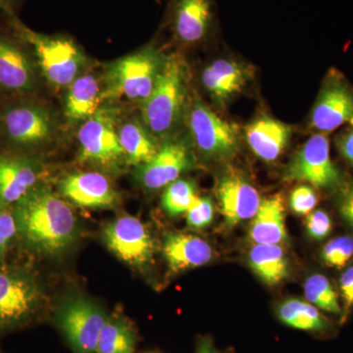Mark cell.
Returning <instances> with one entry per match:
<instances>
[{
	"mask_svg": "<svg viewBox=\"0 0 353 353\" xmlns=\"http://www.w3.org/2000/svg\"><path fill=\"white\" fill-rule=\"evenodd\" d=\"M18 233L34 252L55 255L77 236V219L68 203L52 190L38 185L15 204Z\"/></svg>",
	"mask_w": 353,
	"mask_h": 353,
	"instance_id": "6da1fadb",
	"label": "cell"
},
{
	"mask_svg": "<svg viewBox=\"0 0 353 353\" xmlns=\"http://www.w3.org/2000/svg\"><path fill=\"white\" fill-rule=\"evenodd\" d=\"M188 69L180 57L165 58L152 94L141 103L143 124L153 137L165 138L185 109Z\"/></svg>",
	"mask_w": 353,
	"mask_h": 353,
	"instance_id": "7a4b0ae2",
	"label": "cell"
},
{
	"mask_svg": "<svg viewBox=\"0 0 353 353\" xmlns=\"http://www.w3.org/2000/svg\"><path fill=\"white\" fill-rule=\"evenodd\" d=\"M10 21L17 38L32 48L41 73L51 85L69 87L80 76L85 58L73 39L32 31L14 15Z\"/></svg>",
	"mask_w": 353,
	"mask_h": 353,
	"instance_id": "3957f363",
	"label": "cell"
},
{
	"mask_svg": "<svg viewBox=\"0 0 353 353\" xmlns=\"http://www.w3.org/2000/svg\"><path fill=\"white\" fill-rule=\"evenodd\" d=\"M165 58L152 46L114 62L108 71V97H124L141 104L152 94L163 66Z\"/></svg>",
	"mask_w": 353,
	"mask_h": 353,
	"instance_id": "277c9868",
	"label": "cell"
},
{
	"mask_svg": "<svg viewBox=\"0 0 353 353\" xmlns=\"http://www.w3.org/2000/svg\"><path fill=\"white\" fill-rule=\"evenodd\" d=\"M43 301L41 287L29 273L17 268L0 270V332L29 321Z\"/></svg>",
	"mask_w": 353,
	"mask_h": 353,
	"instance_id": "5b68a950",
	"label": "cell"
},
{
	"mask_svg": "<svg viewBox=\"0 0 353 353\" xmlns=\"http://www.w3.org/2000/svg\"><path fill=\"white\" fill-rule=\"evenodd\" d=\"M189 127L197 150L208 159L228 160L239 150L240 139L236 128L223 120L199 99L192 102Z\"/></svg>",
	"mask_w": 353,
	"mask_h": 353,
	"instance_id": "8992f818",
	"label": "cell"
},
{
	"mask_svg": "<svg viewBox=\"0 0 353 353\" xmlns=\"http://www.w3.org/2000/svg\"><path fill=\"white\" fill-rule=\"evenodd\" d=\"M106 321L103 310L83 296L70 297L58 313L60 327L77 353H97Z\"/></svg>",
	"mask_w": 353,
	"mask_h": 353,
	"instance_id": "52a82bcc",
	"label": "cell"
},
{
	"mask_svg": "<svg viewBox=\"0 0 353 353\" xmlns=\"http://www.w3.org/2000/svg\"><path fill=\"white\" fill-rule=\"evenodd\" d=\"M284 179L306 182L319 189L340 185L341 173L332 160L326 134H314L304 143L288 165Z\"/></svg>",
	"mask_w": 353,
	"mask_h": 353,
	"instance_id": "ba28073f",
	"label": "cell"
},
{
	"mask_svg": "<svg viewBox=\"0 0 353 353\" xmlns=\"http://www.w3.org/2000/svg\"><path fill=\"white\" fill-rule=\"evenodd\" d=\"M116 124V114L104 108L83 123L78 132L82 161L113 166L125 158Z\"/></svg>",
	"mask_w": 353,
	"mask_h": 353,
	"instance_id": "9c48e42d",
	"label": "cell"
},
{
	"mask_svg": "<svg viewBox=\"0 0 353 353\" xmlns=\"http://www.w3.org/2000/svg\"><path fill=\"white\" fill-rule=\"evenodd\" d=\"M106 245L121 260L134 267L152 263L154 243L139 218L124 215L109 222L103 230Z\"/></svg>",
	"mask_w": 353,
	"mask_h": 353,
	"instance_id": "30bf717a",
	"label": "cell"
},
{
	"mask_svg": "<svg viewBox=\"0 0 353 353\" xmlns=\"http://www.w3.org/2000/svg\"><path fill=\"white\" fill-rule=\"evenodd\" d=\"M353 123V88L338 72L325 79L310 116L316 131L329 132Z\"/></svg>",
	"mask_w": 353,
	"mask_h": 353,
	"instance_id": "8fae6325",
	"label": "cell"
},
{
	"mask_svg": "<svg viewBox=\"0 0 353 353\" xmlns=\"http://www.w3.org/2000/svg\"><path fill=\"white\" fill-rule=\"evenodd\" d=\"M3 134L17 145L34 146L50 141L55 131L51 114L36 104H17L0 116Z\"/></svg>",
	"mask_w": 353,
	"mask_h": 353,
	"instance_id": "7c38bea8",
	"label": "cell"
},
{
	"mask_svg": "<svg viewBox=\"0 0 353 353\" xmlns=\"http://www.w3.org/2000/svg\"><path fill=\"white\" fill-rule=\"evenodd\" d=\"M216 196L225 222L231 227L252 219L261 204L257 190L236 171H228L221 176L216 185Z\"/></svg>",
	"mask_w": 353,
	"mask_h": 353,
	"instance_id": "4fadbf2b",
	"label": "cell"
},
{
	"mask_svg": "<svg viewBox=\"0 0 353 353\" xmlns=\"http://www.w3.org/2000/svg\"><path fill=\"white\" fill-rule=\"evenodd\" d=\"M169 21L181 43H201L214 27V0H171Z\"/></svg>",
	"mask_w": 353,
	"mask_h": 353,
	"instance_id": "5bb4252c",
	"label": "cell"
},
{
	"mask_svg": "<svg viewBox=\"0 0 353 353\" xmlns=\"http://www.w3.org/2000/svg\"><path fill=\"white\" fill-rule=\"evenodd\" d=\"M192 158L185 143L170 141L159 148L148 163L137 169V179L148 190L167 187L190 168Z\"/></svg>",
	"mask_w": 353,
	"mask_h": 353,
	"instance_id": "9a60e30c",
	"label": "cell"
},
{
	"mask_svg": "<svg viewBox=\"0 0 353 353\" xmlns=\"http://www.w3.org/2000/svg\"><path fill=\"white\" fill-rule=\"evenodd\" d=\"M60 192L76 205L108 208L116 205L118 194L108 176L97 172H78L61 180Z\"/></svg>",
	"mask_w": 353,
	"mask_h": 353,
	"instance_id": "2e32d148",
	"label": "cell"
},
{
	"mask_svg": "<svg viewBox=\"0 0 353 353\" xmlns=\"http://www.w3.org/2000/svg\"><path fill=\"white\" fill-rule=\"evenodd\" d=\"M36 83V71L32 59L20 43L0 36V90L24 92Z\"/></svg>",
	"mask_w": 353,
	"mask_h": 353,
	"instance_id": "e0dca14e",
	"label": "cell"
},
{
	"mask_svg": "<svg viewBox=\"0 0 353 353\" xmlns=\"http://www.w3.org/2000/svg\"><path fill=\"white\" fill-rule=\"evenodd\" d=\"M41 168L27 158L0 155V209L16 204L39 185Z\"/></svg>",
	"mask_w": 353,
	"mask_h": 353,
	"instance_id": "ac0fdd59",
	"label": "cell"
},
{
	"mask_svg": "<svg viewBox=\"0 0 353 353\" xmlns=\"http://www.w3.org/2000/svg\"><path fill=\"white\" fill-rule=\"evenodd\" d=\"M250 79V69L229 59H218L204 69L201 82L218 104H225L240 94Z\"/></svg>",
	"mask_w": 353,
	"mask_h": 353,
	"instance_id": "d6986e66",
	"label": "cell"
},
{
	"mask_svg": "<svg viewBox=\"0 0 353 353\" xmlns=\"http://www.w3.org/2000/svg\"><path fill=\"white\" fill-rule=\"evenodd\" d=\"M292 130L285 123L263 116L245 128V138L254 154L266 162L277 160L289 143Z\"/></svg>",
	"mask_w": 353,
	"mask_h": 353,
	"instance_id": "ffe728a7",
	"label": "cell"
},
{
	"mask_svg": "<svg viewBox=\"0 0 353 353\" xmlns=\"http://www.w3.org/2000/svg\"><path fill=\"white\" fill-rule=\"evenodd\" d=\"M165 259L174 273L203 266L211 261L213 250L208 241L194 234H169L164 241Z\"/></svg>",
	"mask_w": 353,
	"mask_h": 353,
	"instance_id": "44dd1931",
	"label": "cell"
},
{
	"mask_svg": "<svg viewBox=\"0 0 353 353\" xmlns=\"http://www.w3.org/2000/svg\"><path fill=\"white\" fill-rule=\"evenodd\" d=\"M250 225V240L255 245H281L287 243L285 206L282 196H273L261 201Z\"/></svg>",
	"mask_w": 353,
	"mask_h": 353,
	"instance_id": "7402d4cb",
	"label": "cell"
},
{
	"mask_svg": "<svg viewBox=\"0 0 353 353\" xmlns=\"http://www.w3.org/2000/svg\"><path fill=\"white\" fill-rule=\"evenodd\" d=\"M104 99L101 83L92 74L80 75L68 87L65 115L71 122H85L99 109Z\"/></svg>",
	"mask_w": 353,
	"mask_h": 353,
	"instance_id": "603a6c76",
	"label": "cell"
},
{
	"mask_svg": "<svg viewBox=\"0 0 353 353\" xmlns=\"http://www.w3.org/2000/svg\"><path fill=\"white\" fill-rule=\"evenodd\" d=\"M118 134L125 159L134 166L148 163L159 150L154 137L138 121L132 120L123 124L118 130Z\"/></svg>",
	"mask_w": 353,
	"mask_h": 353,
	"instance_id": "cb8c5ba5",
	"label": "cell"
},
{
	"mask_svg": "<svg viewBox=\"0 0 353 353\" xmlns=\"http://www.w3.org/2000/svg\"><path fill=\"white\" fill-rule=\"evenodd\" d=\"M248 262L253 272L267 285H277L289 275V261L281 245H253L248 253Z\"/></svg>",
	"mask_w": 353,
	"mask_h": 353,
	"instance_id": "d4e9b609",
	"label": "cell"
},
{
	"mask_svg": "<svg viewBox=\"0 0 353 353\" xmlns=\"http://www.w3.org/2000/svg\"><path fill=\"white\" fill-rule=\"evenodd\" d=\"M277 315L285 325L301 331L322 334L332 329L328 318L323 315L319 309L301 299L285 301L279 305Z\"/></svg>",
	"mask_w": 353,
	"mask_h": 353,
	"instance_id": "484cf974",
	"label": "cell"
},
{
	"mask_svg": "<svg viewBox=\"0 0 353 353\" xmlns=\"http://www.w3.org/2000/svg\"><path fill=\"white\" fill-rule=\"evenodd\" d=\"M136 332L123 318H108L97 343V353H134Z\"/></svg>",
	"mask_w": 353,
	"mask_h": 353,
	"instance_id": "4316f807",
	"label": "cell"
},
{
	"mask_svg": "<svg viewBox=\"0 0 353 353\" xmlns=\"http://www.w3.org/2000/svg\"><path fill=\"white\" fill-rule=\"evenodd\" d=\"M306 301L326 312L341 315V307L339 296L328 279L321 274L310 276L304 283Z\"/></svg>",
	"mask_w": 353,
	"mask_h": 353,
	"instance_id": "83f0119b",
	"label": "cell"
},
{
	"mask_svg": "<svg viewBox=\"0 0 353 353\" xmlns=\"http://www.w3.org/2000/svg\"><path fill=\"white\" fill-rule=\"evenodd\" d=\"M196 189L190 181L176 180L167 185L162 196V208L170 216L187 213L196 201Z\"/></svg>",
	"mask_w": 353,
	"mask_h": 353,
	"instance_id": "f1b7e54d",
	"label": "cell"
},
{
	"mask_svg": "<svg viewBox=\"0 0 353 353\" xmlns=\"http://www.w3.org/2000/svg\"><path fill=\"white\" fill-rule=\"evenodd\" d=\"M321 256L324 263L330 267H345L353 256V238L343 236L330 241L323 248Z\"/></svg>",
	"mask_w": 353,
	"mask_h": 353,
	"instance_id": "f546056e",
	"label": "cell"
},
{
	"mask_svg": "<svg viewBox=\"0 0 353 353\" xmlns=\"http://www.w3.org/2000/svg\"><path fill=\"white\" fill-rule=\"evenodd\" d=\"M188 225L194 229L208 227L214 218V205L208 197H197L192 208L185 213Z\"/></svg>",
	"mask_w": 353,
	"mask_h": 353,
	"instance_id": "4dcf8cb0",
	"label": "cell"
},
{
	"mask_svg": "<svg viewBox=\"0 0 353 353\" xmlns=\"http://www.w3.org/2000/svg\"><path fill=\"white\" fill-rule=\"evenodd\" d=\"M290 208L297 215H308L318 203L315 190L308 185H301L290 196Z\"/></svg>",
	"mask_w": 353,
	"mask_h": 353,
	"instance_id": "1f68e13d",
	"label": "cell"
},
{
	"mask_svg": "<svg viewBox=\"0 0 353 353\" xmlns=\"http://www.w3.org/2000/svg\"><path fill=\"white\" fill-rule=\"evenodd\" d=\"M333 228L331 217L325 211L315 210L306 218V230L311 238L323 240L329 236Z\"/></svg>",
	"mask_w": 353,
	"mask_h": 353,
	"instance_id": "d6a6232c",
	"label": "cell"
},
{
	"mask_svg": "<svg viewBox=\"0 0 353 353\" xmlns=\"http://www.w3.org/2000/svg\"><path fill=\"white\" fill-rule=\"evenodd\" d=\"M17 233V223L14 213H11L8 208L0 209V256L6 252Z\"/></svg>",
	"mask_w": 353,
	"mask_h": 353,
	"instance_id": "836d02e7",
	"label": "cell"
},
{
	"mask_svg": "<svg viewBox=\"0 0 353 353\" xmlns=\"http://www.w3.org/2000/svg\"><path fill=\"white\" fill-rule=\"evenodd\" d=\"M339 208L343 219L353 230V182L343 190L339 201Z\"/></svg>",
	"mask_w": 353,
	"mask_h": 353,
	"instance_id": "e575fe53",
	"label": "cell"
},
{
	"mask_svg": "<svg viewBox=\"0 0 353 353\" xmlns=\"http://www.w3.org/2000/svg\"><path fill=\"white\" fill-rule=\"evenodd\" d=\"M341 297L345 304V310L353 307V266L343 272L340 280Z\"/></svg>",
	"mask_w": 353,
	"mask_h": 353,
	"instance_id": "d590c367",
	"label": "cell"
},
{
	"mask_svg": "<svg viewBox=\"0 0 353 353\" xmlns=\"http://www.w3.org/2000/svg\"><path fill=\"white\" fill-rule=\"evenodd\" d=\"M336 143L341 157L353 166V127L340 134Z\"/></svg>",
	"mask_w": 353,
	"mask_h": 353,
	"instance_id": "8d00e7d4",
	"label": "cell"
},
{
	"mask_svg": "<svg viewBox=\"0 0 353 353\" xmlns=\"http://www.w3.org/2000/svg\"><path fill=\"white\" fill-rule=\"evenodd\" d=\"M16 3H17V0H0V16L3 14L12 16Z\"/></svg>",
	"mask_w": 353,
	"mask_h": 353,
	"instance_id": "74e56055",
	"label": "cell"
},
{
	"mask_svg": "<svg viewBox=\"0 0 353 353\" xmlns=\"http://www.w3.org/2000/svg\"><path fill=\"white\" fill-rule=\"evenodd\" d=\"M197 353H222L217 350L213 345V343L210 341L204 340L202 341L201 345H199V350Z\"/></svg>",
	"mask_w": 353,
	"mask_h": 353,
	"instance_id": "f35d334b",
	"label": "cell"
}]
</instances>
